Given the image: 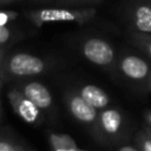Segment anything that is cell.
<instances>
[{
	"mask_svg": "<svg viewBox=\"0 0 151 151\" xmlns=\"http://www.w3.org/2000/svg\"><path fill=\"white\" fill-rule=\"evenodd\" d=\"M13 1H17V0H13Z\"/></svg>",
	"mask_w": 151,
	"mask_h": 151,
	"instance_id": "cell-26",
	"label": "cell"
},
{
	"mask_svg": "<svg viewBox=\"0 0 151 151\" xmlns=\"http://www.w3.org/2000/svg\"><path fill=\"white\" fill-rule=\"evenodd\" d=\"M65 101L68 111L78 122L96 129L98 114H99L96 107H93L85 99H83L78 92H72V91L66 92Z\"/></svg>",
	"mask_w": 151,
	"mask_h": 151,
	"instance_id": "cell-5",
	"label": "cell"
},
{
	"mask_svg": "<svg viewBox=\"0 0 151 151\" xmlns=\"http://www.w3.org/2000/svg\"><path fill=\"white\" fill-rule=\"evenodd\" d=\"M65 4H72L74 6H81V7H93L94 5H99L104 0H58Z\"/></svg>",
	"mask_w": 151,
	"mask_h": 151,
	"instance_id": "cell-14",
	"label": "cell"
},
{
	"mask_svg": "<svg viewBox=\"0 0 151 151\" xmlns=\"http://www.w3.org/2000/svg\"><path fill=\"white\" fill-rule=\"evenodd\" d=\"M48 143L52 150H71L78 149V145L72 136L66 133H55L51 132L48 134Z\"/></svg>",
	"mask_w": 151,
	"mask_h": 151,
	"instance_id": "cell-11",
	"label": "cell"
},
{
	"mask_svg": "<svg viewBox=\"0 0 151 151\" xmlns=\"http://www.w3.org/2000/svg\"><path fill=\"white\" fill-rule=\"evenodd\" d=\"M2 67H4V60H2V52L0 50V76L2 74Z\"/></svg>",
	"mask_w": 151,
	"mask_h": 151,
	"instance_id": "cell-20",
	"label": "cell"
},
{
	"mask_svg": "<svg viewBox=\"0 0 151 151\" xmlns=\"http://www.w3.org/2000/svg\"><path fill=\"white\" fill-rule=\"evenodd\" d=\"M19 146L13 144L9 140L6 139H0V151H18Z\"/></svg>",
	"mask_w": 151,
	"mask_h": 151,
	"instance_id": "cell-16",
	"label": "cell"
},
{
	"mask_svg": "<svg viewBox=\"0 0 151 151\" xmlns=\"http://www.w3.org/2000/svg\"><path fill=\"white\" fill-rule=\"evenodd\" d=\"M11 2H13V0H0V6H4V5L11 4Z\"/></svg>",
	"mask_w": 151,
	"mask_h": 151,
	"instance_id": "cell-21",
	"label": "cell"
},
{
	"mask_svg": "<svg viewBox=\"0 0 151 151\" xmlns=\"http://www.w3.org/2000/svg\"><path fill=\"white\" fill-rule=\"evenodd\" d=\"M145 120H146V123L149 124V126L151 127V111H147V112L145 113Z\"/></svg>",
	"mask_w": 151,
	"mask_h": 151,
	"instance_id": "cell-19",
	"label": "cell"
},
{
	"mask_svg": "<svg viewBox=\"0 0 151 151\" xmlns=\"http://www.w3.org/2000/svg\"><path fill=\"white\" fill-rule=\"evenodd\" d=\"M17 12H11V11H0V25H5L8 24L9 21L14 20V18H17Z\"/></svg>",
	"mask_w": 151,
	"mask_h": 151,
	"instance_id": "cell-15",
	"label": "cell"
},
{
	"mask_svg": "<svg viewBox=\"0 0 151 151\" xmlns=\"http://www.w3.org/2000/svg\"><path fill=\"white\" fill-rule=\"evenodd\" d=\"M146 84H147V86L151 88V73H150V77H149V79H147V83H146Z\"/></svg>",
	"mask_w": 151,
	"mask_h": 151,
	"instance_id": "cell-23",
	"label": "cell"
},
{
	"mask_svg": "<svg viewBox=\"0 0 151 151\" xmlns=\"http://www.w3.org/2000/svg\"><path fill=\"white\" fill-rule=\"evenodd\" d=\"M119 70L125 78L132 81L147 83L151 73V65L149 61L136 54H126L119 61Z\"/></svg>",
	"mask_w": 151,
	"mask_h": 151,
	"instance_id": "cell-7",
	"label": "cell"
},
{
	"mask_svg": "<svg viewBox=\"0 0 151 151\" xmlns=\"http://www.w3.org/2000/svg\"><path fill=\"white\" fill-rule=\"evenodd\" d=\"M46 70V63L41 58L28 53H14L5 63L2 73L11 77H31L42 73Z\"/></svg>",
	"mask_w": 151,
	"mask_h": 151,
	"instance_id": "cell-2",
	"label": "cell"
},
{
	"mask_svg": "<svg viewBox=\"0 0 151 151\" xmlns=\"http://www.w3.org/2000/svg\"><path fill=\"white\" fill-rule=\"evenodd\" d=\"M131 41L151 60V34L131 32Z\"/></svg>",
	"mask_w": 151,
	"mask_h": 151,
	"instance_id": "cell-12",
	"label": "cell"
},
{
	"mask_svg": "<svg viewBox=\"0 0 151 151\" xmlns=\"http://www.w3.org/2000/svg\"><path fill=\"white\" fill-rule=\"evenodd\" d=\"M52 151H85V150H80L78 147V149H71V150H52Z\"/></svg>",
	"mask_w": 151,
	"mask_h": 151,
	"instance_id": "cell-22",
	"label": "cell"
},
{
	"mask_svg": "<svg viewBox=\"0 0 151 151\" xmlns=\"http://www.w3.org/2000/svg\"><path fill=\"white\" fill-rule=\"evenodd\" d=\"M78 93L80 94V97L83 99H85L90 105H92L93 107H96L99 111L107 107V105L110 104L109 94L99 86L87 84V85L81 86L79 88Z\"/></svg>",
	"mask_w": 151,
	"mask_h": 151,
	"instance_id": "cell-10",
	"label": "cell"
},
{
	"mask_svg": "<svg viewBox=\"0 0 151 151\" xmlns=\"http://www.w3.org/2000/svg\"><path fill=\"white\" fill-rule=\"evenodd\" d=\"M136 142L138 145L137 147L140 151H151V138L146 133V131L138 132V134L136 137Z\"/></svg>",
	"mask_w": 151,
	"mask_h": 151,
	"instance_id": "cell-13",
	"label": "cell"
},
{
	"mask_svg": "<svg viewBox=\"0 0 151 151\" xmlns=\"http://www.w3.org/2000/svg\"><path fill=\"white\" fill-rule=\"evenodd\" d=\"M97 14L94 7H80V8H41L37 11H29L26 15L29 21L40 27L46 24L53 22H76L85 24Z\"/></svg>",
	"mask_w": 151,
	"mask_h": 151,
	"instance_id": "cell-1",
	"label": "cell"
},
{
	"mask_svg": "<svg viewBox=\"0 0 151 151\" xmlns=\"http://www.w3.org/2000/svg\"><path fill=\"white\" fill-rule=\"evenodd\" d=\"M21 92L31 101H33L40 110L48 109L52 105L53 99H52L51 92L48 91V88L44 84H41L39 81H29V83H26L22 86Z\"/></svg>",
	"mask_w": 151,
	"mask_h": 151,
	"instance_id": "cell-9",
	"label": "cell"
},
{
	"mask_svg": "<svg viewBox=\"0 0 151 151\" xmlns=\"http://www.w3.org/2000/svg\"><path fill=\"white\" fill-rule=\"evenodd\" d=\"M9 37H11V31L8 29V27L5 25H0V45L6 44L9 40Z\"/></svg>",
	"mask_w": 151,
	"mask_h": 151,
	"instance_id": "cell-17",
	"label": "cell"
},
{
	"mask_svg": "<svg viewBox=\"0 0 151 151\" xmlns=\"http://www.w3.org/2000/svg\"><path fill=\"white\" fill-rule=\"evenodd\" d=\"M96 130L101 137L117 138L123 130V116L120 111L114 107H105L100 110Z\"/></svg>",
	"mask_w": 151,
	"mask_h": 151,
	"instance_id": "cell-8",
	"label": "cell"
},
{
	"mask_svg": "<svg viewBox=\"0 0 151 151\" xmlns=\"http://www.w3.org/2000/svg\"><path fill=\"white\" fill-rule=\"evenodd\" d=\"M117 151H140V150L136 146H132V145H123Z\"/></svg>",
	"mask_w": 151,
	"mask_h": 151,
	"instance_id": "cell-18",
	"label": "cell"
},
{
	"mask_svg": "<svg viewBox=\"0 0 151 151\" xmlns=\"http://www.w3.org/2000/svg\"><path fill=\"white\" fill-rule=\"evenodd\" d=\"M8 101L14 112L26 123L35 124L40 120V109L31 101L21 91L12 88L7 93Z\"/></svg>",
	"mask_w": 151,
	"mask_h": 151,
	"instance_id": "cell-6",
	"label": "cell"
},
{
	"mask_svg": "<svg viewBox=\"0 0 151 151\" xmlns=\"http://www.w3.org/2000/svg\"><path fill=\"white\" fill-rule=\"evenodd\" d=\"M18 151H28V150H25V149H22V147H19Z\"/></svg>",
	"mask_w": 151,
	"mask_h": 151,
	"instance_id": "cell-25",
	"label": "cell"
},
{
	"mask_svg": "<svg viewBox=\"0 0 151 151\" xmlns=\"http://www.w3.org/2000/svg\"><path fill=\"white\" fill-rule=\"evenodd\" d=\"M81 53L90 63L101 67H111L116 60L112 46L100 38L86 39L81 45Z\"/></svg>",
	"mask_w": 151,
	"mask_h": 151,
	"instance_id": "cell-3",
	"label": "cell"
},
{
	"mask_svg": "<svg viewBox=\"0 0 151 151\" xmlns=\"http://www.w3.org/2000/svg\"><path fill=\"white\" fill-rule=\"evenodd\" d=\"M126 18L131 32L151 34V0H131Z\"/></svg>",
	"mask_w": 151,
	"mask_h": 151,
	"instance_id": "cell-4",
	"label": "cell"
},
{
	"mask_svg": "<svg viewBox=\"0 0 151 151\" xmlns=\"http://www.w3.org/2000/svg\"><path fill=\"white\" fill-rule=\"evenodd\" d=\"M145 131H146V133H147V134L150 136V138H151V127H146Z\"/></svg>",
	"mask_w": 151,
	"mask_h": 151,
	"instance_id": "cell-24",
	"label": "cell"
}]
</instances>
